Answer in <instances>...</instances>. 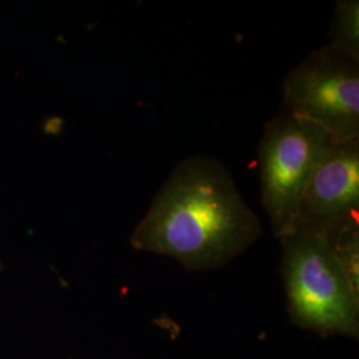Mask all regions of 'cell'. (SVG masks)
Returning a JSON list of instances; mask_svg holds the SVG:
<instances>
[{
	"instance_id": "8992f818",
	"label": "cell",
	"mask_w": 359,
	"mask_h": 359,
	"mask_svg": "<svg viewBox=\"0 0 359 359\" xmlns=\"http://www.w3.org/2000/svg\"><path fill=\"white\" fill-rule=\"evenodd\" d=\"M327 47L359 63V1L338 0Z\"/></svg>"
},
{
	"instance_id": "6da1fadb",
	"label": "cell",
	"mask_w": 359,
	"mask_h": 359,
	"mask_svg": "<svg viewBox=\"0 0 359 359\" xmlns=\"http://www.w3.org/2000/svg\"><path fill=\"white\" fill-rule=\"evenodd\" d=\"M261 233L259 218L225 164L213 156L193 154L168 176L129 243L136 250L203 271L229 264Z\"/></svg>"
},
{
	"instance_id": "277c9868",
	"label": "cell",
	"mask_w": 359,
	"mask_h": 359,
	"mask_svg": "<svg viewBox=\"0 0 359 359\" xmlns=\"http://www.w3.org/2000/svg\"><path fill=\"white\" fill-rule=\"evenodd\" d=\"M283 115L310 121L334 142L359 137V63L330 50L313 51L283 81Z\"/></svg>"
},
{
	"instance_id": "3957f363",
	"label": "cell",
	"mask_w": 359,
	"mask_h": 359,
	"mask_svg": "<svg viewBox=\"0 0 359 359\" xmlns=\"http://www.w3.org/2000/svg\"><path fill=\"white\" fill-rule=\"evenodd\" d=\"M333 142L318 126L293 116L281 114L265 124L257 154L261 201L278 240L290 229L309 181Z\"/></svg>"
},
{
	"instance_id": "5b68a950",
	"label": "cell",
	"mask_w": 359,
	"mask_h": 359,
	"mask_svg": "<svg viewBox=\"0 0 359 359\" xmlns=\"http://www.w3.org/2000/svg\"><path fill=\"white\" fill-rule=\"evenodd\" d=\"M353 219H359V137L329 147L301 197L287 234L306 231L327 237Z\"/></svg>"
},
{
	"instance_id": "52a82bcc",
	"label": "cell",
	"mask_w": 359,
	"mask_h": 359,
	"mask_svg": "<svg viewBox=\"0 0 359 359\" xmlns=\"http://www.w3.org/2000/svg\"><path fill=\"white\" fill-rule=\"evenodd\" d=\"M0 271H1V265H0Z\"/></svg>"
},
{
	"instance_id": "7a4b0ae2",
	"label": "cell",
	"mask_w": 359,
	"mask_h": 359,
	"mask_svg": "<svg viewBox=\"0 0 359 359\" xmlns=\"http://www.w3.org/2000/svg\"><path fill=\"white\" fill-rule=\"evenodd\" d=\"M280 241L281 271L293 321L323 335L357 337L359 286L351 281L326 238L298 231Z\"/></svg>"
}]
</instances>
